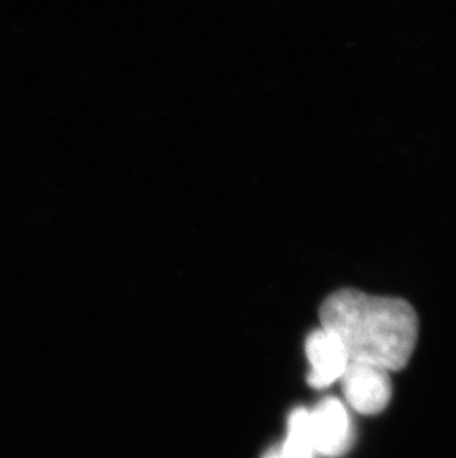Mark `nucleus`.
<instances>
[{"mask_svg":"<svg viewBox=\"0 0 456 458\" xmlns=\"http://www.w3.org/2000/svg\"><path fill=\"white\" fill-rule=\"evenodd\" d=\"M306 353L311 365L308 385L315 389H325L341 380L349 367L350 358L344 344L326 329H317L308 335Z\"/></svg>","mask_w":456,"mask_h":458,"instance_id":"4","label":"nucleus"},{"mask_svg":"<svg viewBox=\"0 0 456 458\" xmlns=\"http://www.w3.org/2000/svg\"><path fill=\"white\" fill-rule=\"evenodd\" d=\"M322 328L335 334L350 360L387 371L405 368L418 338V316L408 301L341 290L320 307Z\"/></svg>","mask_w":456,"mask_h":458,"instance_id":"1","label":"nucleus"},{"mask_svg":"<svg viewBox=\"0 0 456 458\" xmlns=\"http://www.w3.org/2000/svg\"><path fill=\"white\" fill-rule=\"evenodd\" d=\"M263 458H283V454L280 451V446H274L272 450H268Z\"/></svg>","mask_w":456,"mask_h":458,"instance_id":"6","label":"nucleus"},{"mask_svg":"<svg viewBox=\"0 0 456 458\" xmlns=\"http://www.w3.org/2000/svg\"><path fill=\"white\" fill-rule=\"evenodd\" d=\"M350 407L360 414H379L392 399V380L387 369L372 363L353 362L341 377Z\"/></svg>","mask_w":456,"mask_h":458,"instance_id":"2","label":"nucleus"},{"mask_svg":"<svg viewBox=\"0 0 456 458\" xmlns=\"http://www.w3.org/2000/svg\"><path fill=\"white\" fill-rule=\"evenodd\" d=\"M283 458H316L315 441L311 433L310 411L297 408L289 415L288 437L280 445Z\"/></svg>","mask_w":456,"mask_h":458,"instance_id":"5","label":"nucleus"},{"mask_svg":"<svg viewBox=\"0 0 456 458\" xmlns=\"http://www.w3.org/2000/svg\"><path fill=\"white\" fill-rule=\"evenodd\" d=\"M311 433L317 454L342 457L353 445L354 430L349 411L336 398L323 399L310 411Z\"/></svg>","mask_w":456,"mask_h":458,"instance_id":"3","label":"nucleus"}]
</instances>
